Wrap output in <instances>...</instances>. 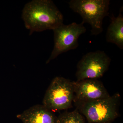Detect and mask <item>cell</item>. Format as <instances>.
Segmentation results:
<instances>
[{
    "instance_id": "3957f363",
    "label": "cell",
    "mask_w": 123,
    "mask_h": 123,
    "mask_svg": "<svg viewBox=\"0 0 123 123\" xmlns=\"http://www.w3.org/2000/svg\"><path fill=\"white\" fill-rule=\"evenodd\" d=\"M109 0H71L69 8L81 17L83 23L89 24L92 35H97L103 31L104 18L109 15Z\"/></svg>"
},
{
    "instance_id": "52a82bcc",
    "label": "cell",
    "mask_w": 123,
    "mask_h": 123,
    "mask_svg": "<svg viewBox=\"0 0 123 123\" xmlns=\"http://www.w3.org/2000/svg\"><path fill=\"white\" fill-rule=\"evenodd\" d=\"M74 103L85 102L104 99L111 95L102 82L97 79L74 81Z\"/></svg>"
},
{
    "instance_id": "8fae6325",
    "label": "cell",
    "mask_w": 123,
    "mask_h": 123,
    "mask_svg": "<svg viewBox=\"0 0 123 123\" xmlns=\"http://www.w3.org/2000/svg\"><path fill=\"white\" fill-rule=\"evenodd\" d=\"M112 123V122H108V123Z\"/></svg>"
},
{
    "instance_id": "5b68a950",
    "label": "cell",
    "mask_w": 123,
    "mask_h": 123,
    "mask_svg": "<svg viewBox=\"0 0 123 123\" xmlns=\"http://www.w3.org/2000/svg\"><path fill=\"white\" fill-rule=\"evenodd\" d=\"M84 23L73 22L64 24L53 30L54 46L50 57L46 61L48 64L61 54L76 49L79 46L78 39L86 31Z\"/></svg>"
},
{
    "instance_id": "277c9868",
    "label": "cell",
    "mask_w": 123,
    "mask_h": 123,
    "mask_svg": "<svg viewBox=\"0 0 123 123\" xmlns=\"http://www.w3.org/2000/svg\"><path fill=\"white\" fill-rule=\"evenodd\" d=\"M74 94V81L56 77L46 91L43 105L52 111L68 110L72 107Z\"/></svg>"
},
{
    "instance_id": "7a4b0ae2",
    "label": "cell",
    "mask_w": 123,
    "mask_h": 123,
    "mask_svg": "<svg viewBox=\"0 0 123 123\" xmlns=\"http://www.w3.org/2000/svg\"><path fill=\"white\" fill-rule=\"evenodd\" d=\"M120 100V94L116 93L104 99L74 103L87 123H112L119 116Z\"/></svg>"
},
{
    "instance_id": "30bf717a",
    "label": "cell",
    "mask_w": 123,
    "mask_h": 123,
    "mask_svg": "<svg viewBox=\"0 0 123 123\" xmlns=\"http://www.w3.org/2000/svg\"><path fill=\"white\" fill-rule=\"evenodd\" d=\"M56 123H86L85 117L76 109L70 112H65L57 117Z\"/></svg>"
},
{
    "instance_id": "ba28073f",
    "label": "cell",
    "mask_w": 123,
    "mask_h": 123,
    "mask_svg": "<svg viewBox=\"0 0 123 123\" xmlns=\"http://www.w3.org/2000/svg\"><path fill=\"white\" fill-rule=\"evenodd\" d=\"M22 123H56L57 117L43 105H35L17 115Z\"/></svg>"
},
{
    "instance_id": "8992f818",
    "label": "cell",
    "mask_w": 123,
    "mask_h": 123,
    "mask_svg": "<svg viewBox=\"0 0 123 123\" xmlns=\"http://www.w3.org/2000/svg\"><path fill=\"white\" fill-rule=\"evenodd\" d=\"M111 61L110 57L103 51L86 53L77 65L75 74L77 81L102 77L108 70Z\"/></svg>"
},
{
    "instance_id": "9c48e42d",
    "label": "cell",
    "mask_w": 123,
    "mask_h": 123,
    "mask_svg": "<svg viewBox=\"0 0 123 123\" xmlns=\"http://www.w3.org/2000/svg\"><path fill=\"white\" fill-rule=\"evenodd\" d=\"M123 7L116 17L112 15L111 23L108 27L106 35L107 42L116 45L121 50L123 49Z\"/></svg>"
},
{
    "instance_id": "6da1fadb",
    "label": "cell",
    "mask_w": 123,
    "mask_h": 123,
    "mask_svg": "<svg viewBox=\"0 0 123 123\" xmlns=\"http://www.w3.org/2000/svg\"><path fill=\"white\" fill-rule=\"evenodd\" d=\"M22 18L30 34L54 30L63 24V14L51 0H34L25 5Z\"/></svg>"
}]
</instances>
